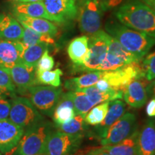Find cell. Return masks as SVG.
Masks as SVG:
<instances>
[{"label":"cell","mask_w":155,"mask_h":155,"mask_svg":"<svg viewBox=\"0 0 155 155\" xmlns=\"http://www.w3.org/2000/svg\"><path fill=\"white\" fill-rule=\"evenodd\" d=\"M85 155H110L109 154H108L107 152H104L101 150L99 147L98 148H94L92 150H91L88 153H87Z\"/></svg>","instance_id":"60d3db41"},{"label":"cell","mask_w":155,"mask_h":155,"mask_svg":"<svg viewBox=\"0 0 155 155\" xmlns=\"http://www.w3.org/2000/svg\"><path fill=\"white\" fill-rule=\"evenodd\" d=\"M42 2L53 22L58 24L72 22L78 15V6L71 0H43Z\"/></svg>","instance_id":"8fae6325"},{"label":"cell","mask_w":155,"mask_h":155,"mask_svg":"<svg viewBox=\"0 0 155 155\" xmlns=\"http://www.w3.org/2000/svg\"><path fill=\"white\" fill-rule=\"evenodd\" d=\"M23 30L24 32H23L22 38L20 41L25 48L40 43H46L48 45H53L55 43L53 38L48 35L39 33L25 27H23Z\"/></svg>","instance_id":"83f0119b"},{"label":"cell","mask_w":155,"mask_h":155,"mask_svg":"<svg viewBox=\"0 0 155 155\" xmlns=\"http://www.w3.org/2000/svg\"><path fill=\"white\" fill-rule=\"evenodd\" d=\"M147 96L151 98H155V79L151 81L147 86Z\"/></svg>","instance_id":"ab89813d"},{"label":"cell","mask_w":155,"mask_h":155,"mask_svg":"<svg viewBox=\"0 0 155 155\" xmlns=\"http://www.w3.org/2000/svg\"><path fill=\"white\" fill-rule=\"evenodd\" d=\"M76 91L84 93L94 106L102 104V103L110 102L112 101L119 99L123 96V91H121L110 90L107 91H101L97 89L94 86L79 89Z\"/></svg>","instance_id":"cb8c5ba5"},{"label":"cell","mask_w":155,"mask_h":155,"mask_svg":"<svg viewBox=\"0 0 155 155\" xmlns=\"http://www.w3.org/2000/svg\"><path fill=\"white\" fill-rule=\"evenodd\" d=\"M137 155H155V120H148L139 131Z\"/></svg>","instance_id":"e0dca14e"},{"label":"cell","mask_w":155,"mask_h":155,"mask_svg":"<svg viewBox=\"0 0 155 155\" xmlns=\"http://www.w3.org/2000/svg\"><path fill=\"white\" fill-rule=\"evenodd\" d=\"M105 30L110 36L119 41L126 50L141 61L151 48L155 45V38L129 29L113 19L107 21Z\"/></svg>","instance_id":"7a4b0ae2"},{"label":"cell","mask_w":155,"mask_h":155,"mask_svg":"<svg viewBox=\"0 0 155 155\" xmlns=\"http://www.w3.org/2000/svg\"><path fill=\"white\" fill-rule=\"evenodd\" d=\"M48 44L40 43L27 48L22 55V63L30 68H36L42 55L48 50Z\"/></svg>","instance_id":"484cf974"},{"label":"cell","mask_w":155,"mask_h":155,"mask_svg":"<svg viewBox=\"0 0 155 155\" xmlns=\"http://www.w3.org/2000/svg\"><path fill=\"white\" fill-rule=\"evenodd\" d=\"M11 108V101L7 98L0 99V121L9 119Z\"/></svg>","instance_id":"8d00e7d4"},{"label":"cell","mask_w":155,"mask_h":155,"mask_svg":"<svg viewBox=\"0 0 155 155\" xmlns=\"http://www.w3.org/2000/svg\"><path fill=\"white\" fill-rule=\"evenodd\" d=\"M23 27L10 15L0 14V39L10 41H20Z\"/></svg>","instance_id":"ac0fdd59"},{"label":"cell","mask_w":155,"mask_h":155,"mask_svg":"<svg viewBox=\"0 0 155 155\" xmlns=\"http://www.w3.org/2000/svg\"><path fill=\"white\" fill-rule=\"evenodd\" d=\"M126 111V104L121 100H114L109 102V107L106 117L101 123L95 126L94 133L99 139L105 137L110 127L124 115Z\"/></svg>","instance_id":"2e32d148"},{"label":"cell","mask_w":155,"mask_h":155,"mask_svg":"<svg viewBox=\"0 0 155 155\" xmlns=\"http://www.w3.org/2000/svg\"><path fill=\"white\" fill-rule=\"evenodd\" d=\"M7 69L16 87L17 94L27 95L29 88L38 85L36 68H30L21 63Z\"/></svg>","instance_id":"4fadbf2b"},{"label":"cell","mask_w":155,"mask_h":155,"mask_svg":"<svg viewBox=\"0 0 155 155\" xmlns=\"http://www.w3.org/2000/svg\"><path fill=\"white\" fill-rule=\"evenodd\" d=\"M12 13L14 15H22L32 18H42L53 22V18L50 16L45 8L42 2L15 4L12 7Z\"/></svg>","instance_id":"7402d4cb"},{"label":"cell","mask_w":155,"mask_h":155,"mask_svg":"<svg viewBox=\"0 0 155 155\" xmlns=\"http://www.w3.org/2000/svg\"><path fill=\"white\" fill-rule=\"evenodd\" d=\"M141 78L145 76L142 65L139 62L129 64L115 71H102L101 79L105 80L113 90L123 91L131 81Z\"/></svg>","instance_id":"9c48e42d"},{"label":"cell","mask_w":155,"mask_h":155,"mask_svg":"<svg viewBox=\"0 0 155 155\" xmlns=\"http://www.w3.org/2000/svg\"><path fill=\"white\" fill-rule=\"evenodd\" d=\"M127 65V64L123 60L121 59L115 54L107 51L106 55L101 65L98 68V71H115Z\"/></svg>","instance_id":"836d02e7"},{"label":"cell","mask_w":155,"mask_h":155,"mask_svg":"<svg viewBox=\"0 0 155 155\" xmlns=\"http://www.w3.org/2000/svg\"><path fill=\"white\" fill-rule=\"evenodd\" d=\"M146 114L149 117H155V98H152L147 104L146 107Z\"/></svg>","instance_id":"f35d334b"},{"label":"cell","mask_w":155,"mask_h":155,"mask_svg":"<svg viewBox=\"0 0 155 155\" xmlns=\"http://www.w3.org/2000/svg\"><path fill=\"white\" fill-rule=\"evenodd\" d=\"M25 49L21 41L0 39V66L10 68L22 63V55Z\"/></svg>","instance_id":"9a60e30c"},{"label":"cell","mask_w":155,"mask_h":155,"mask_svg":"<svg viewBox=\"0 0 155 155\" xmlns=\"http://www.w3.org/2000/svg\"><path fill=\"white\" fill-rule=\"evenodd\" d=\"M71 1H72V2H75L78 6V7H79L81 4H82L83 2L84 1V0H71Z\"/></svg>","instance_id":"ee69618b"},{"label":"cell","mask_w":155,"mask_h":155,"mask_svg":"<svg viewBox=\"0 0 155 155\" xmlns=\"http://www.w3.org/2000/svg\"><path fill=\"white\" fill-rule=\"evenodd\" d=\"M148 83L149 81L145 78L131 81L123 91V97L126 104L132 108L142 107L148 98L147 93Z\"/></svg>","instance_id":"5bb4252c"},{"label":"cell","mask_w":155,"mask_h":155,"mask_svg":"<svg viewBox=\"0 0 155 155\" xmlns=\"http://www.w3.org/2000/svg\"><path fill=\"white\" fill-rule=\"evenodd\" d=\"M137 117L130 112L124 113L108 129L105 137L101 139L102 146L119 144L137 130Z\"/></svg>","instance_id":"30bf717a"},{"label":"cell","mask_w":155,"mask_h":155,"mask_svg":"<svg viewBox=\"0 0 155 155\" xmlns=\"http://www.w3.org/2000/svg\"><path fill=\"white\" fill-rule=\"evenodd\" d=\"M74 105L68 92L62 94L54 110L53 119L55 125H61L75 117Z\"/></svg>","instance_id":"ffe728a7"},{"label":"cell","mask_w":155,"mask_h":155,"mask_svg":"<svg viewBox=\"0 0 155 155\" xmlns=\"http://www.w3.org/2000/svg\"><path fill=\"white\" fill-rule=\"evenodd\" d=\"M84 134H68L55 130L50 134L44 155H73L78 150Z\"/></svg>","instance_id":"52a82bcc"},{"label":"cell","mask_w":155,"mask_h":155,"mask_svg":"<svg viewBox=\"0 0 155 155\" xmlns=\"http://www.w3.org/2000/svg\"><path fill=\"white\" fill-rule=\"evenodd\" d=\"M111 36L101 30L88 38L89 50L86 59L81 66L75 68L77 71H97L107 53Z\"/></svg>","instance_id":"5b68a950"},{"label":"cell","mask_w":155,"mask_h":155,"mask_svg":"<svg viewBox=\"0 0 155 155\" xmlns=\"http://www.w3.org/2000/svg\"><path fill=\"white\" fill-rule=\"evenodd\" d=\"M123 0H97L103 12H106L117 7Z\"/></svg>","instance_id":"74e56055"},{"label":"cell","mask_w":155,"mask_h":155,"mask_svg":"<svg viewBox=\"0 0 155 155\" xmlns=\"http://www.w3.org/2000/svg\"><path fill=\"white\" fill-rule=\"evenodd\" d=\"M62 94L63 89L61 86L37 85L29 88L27 95H28L30 101L40 114L53 117L54 110Z\"/></svg>","instance_id":"8992f818"},{"label":"cell","mask_w":155,"mask_h":155,"mask_svg":"<svg viewBox=\"0 0 155 155\" xmlns=\"http://www.w3.org/2000/svg\"><path fill=\"white\" fill-rule=\"evenodd\" d=\"M0 155H3V154H2V153H1V152H0Z\"/></svg>","instance_id":"f6af8a7d"},{"label":"cell","mask_w":155,"mask_h":155,"mask_svg":"<svg viewBox=\"0 0 155 155\" xmlns=\"http://www.w3.org/2000/svg\"><path fill=\"white\" fill-rule=\"evenodd\" d=\"M103 12L97 0H84L79 7V28L83 33L94 35L101 30Z\"/></svg>","instance_id":"ba28073f"},{"label":"cell","mask_w":155,"mask_h":155,"mask_svg":"<svg viewBox=\"0 0 155 155\" xmlns=\"http://www.w3.org/2000/svg\"><path fill=\"white\" fill-rule=\"evenodd\" d=\"M17 96L16 87L7 68L0 66V99Z\"/></svg>","instance_id":"f1b7e54d"},{"label":"cell","mask_w":155,"mask_h":155,"mask_svg":"<svg viewBox=\"0 0 155 155\" xmlns=\"http://www.w3.org/2000/svg\"><path fill=\"white\" fill-rule=\"evenodd\" d=\"M54 65H55L54 58L53 56L50 55L49 50H47L38 61L36 67V73L51 71L53 68Z\"/></svg>","instance_id":"d590c367"},{"label":"cell","mask_w":155,"mask_h":155,"mask_svg":"<svg viewBox=\"0 0 155 155\" xmlns=\"http://www.w3.org/2000/svg\"><path fill=\"white\" fill-rule=\"evenodd\" d=\"M115 16L127 28L155 38V13L139 0H125Z\"/></svg>","instance_id":"6da1fadb"},{"label":"cell","mask_w":155,"mask_h":155,"mask_svg":"<svg viewBox=\"0 0 155 155\" xmlns=\"http://www.w3.org/2000/svg\"><path fill=\"white\" fill-rule=\"evenodd\" d=\"M25 130L9 119L0 121V152L3 155L14 153Z\"/></svg>","instance_id":"7c38bea8"},{"label":"cell","mask_w":155,"mask_h":155,"mask_svg":"<svg viewBox=\"0 0 155 155\" xmlns=\"http://www.w3.org/2000/svg\"><path fill=\"white\" fill-rule=\"evenodd\" d=\"M10 101L9 119L25 131L45 119L28 98L15 96L12 98Z\"/></svg>","instance_id":"277c9868"},{"label":"cell","mask_w":155,"mask_h":155,"mask_svg":"<svg viewBox=\"0 0 155 155\" xmlns=\"http://www.w3.org/2000/svg\"><path fill=\"white\" fill-rule=\"evenodd\" d=\"M14 17L22 26L28 28L39 33L48 35L54 38L58 35V30L55 25L48 19L42 18H32L22 16V15H14Z\"/></svg>","instance_id":"d6986e66"},{"label":"cell","mask_w":155,"mask_h":155,"mask_svg":"<svg viewBox=\"0 0 155 155\" xmlns=\"http://www.w3.org/2000/svg\"><path fill=\"white\" fill-rule=\"evenodd\" d=\"M141 2L146 5L155 13V0H139Z\"/></svg>","instance_id":"b9f144b4"},{"label":"cell","mask_w":155,"mask_h":155,"mask_svg":"<svg viewBox=\"0 0 155 155\" xmlns=\"http://www.w3.org/2000/svg\"><path fill=\"white\" fill-rule=\"evenodd\" d=\"M108 107L109 102H105L91 108L85 116L86 124L95 127L101 123L107 114Z\"/></svg>","instance_id":"4dcf8cb0"},{"label":"cell","mask_w":155,"mask_h":155,"mask_svg":"<svg viewBox=\"0 0 155 155\" xmlns=\"http://www.w3.org/2000/svg\"><path fill=\"white\" fill-rule=\"evenodd\" d=\"M102 71H93L79 77L68 79L65 82V87L69 91H76L81 88L94 86L101 78Z\"/></svg>","instance_id":"d4e9b609"},{"label":"cell","mask_w":155,"mask_h":155,"mask_svg":"<svg viewBox=\"0 0 155 155\" xmlns=\"http://www.w3.org/2000/svg\"><path fill=\"white\" fill-rule=\"evenodd\" d=\"M88 37L83 35L72 40L68 47V54L74 65V68L81 66L88 55Z\"/></svg>","instance_id":"44dd1931"},{"label":"cell","mask_w":155,"mask_h":155,"mask_svg":"<svg viewBox=\"0 0 155 155\" xmlns=\"http://www.w3.org/2000/svg\"><path fill=\"white\" fill-rule=\"evenodd\" d=\"M108 52L112 53L119 57L121 59L123 60L125 62L127 65L133 63H139L141 62L137 58L135 55L133 54L129 53L128 50L125 49L121 44L119 43V41L112 38L111 36L109 40V44L108 47Z\"/></svg>","instance_id":"1f68e13d"},{"label":"cell","mask_w":155,"mask_h":155,"mask_svg":"<svg viewBox=\"0 0 155 155\" xmlns=\"http://www.w3.org/2000/svg\"><path fill=\"white\" fill-rule=\"evenodd\" d=\"M55 125L44 119L25 131L13 155H44L48 138Z\"/></svg>","instance_id":"3957f363"},{"label":"cell","mask_w":155,"mask_h":155,"mask_svg":"<svg viewBox=\"0 0 155 155\" xmlns=\"http://www.w3.org/2000/svg\"><path fill=\"white\" fill-rule=\"evenodd\" d=\"M138 135L139 130L137 129L132 134L119 144L102 146L99 148L110 155H137Z\"/></svg>","instance_id":"603a6c76"},{"label":"cell","mask_w":155,"mask_h":155,"mask_svg":"<svg viewBox=\"0 0 155 155\" xmlns=\"http://www.w3.org/2000/svg\"><path fill=\"white\" fill-rule=\"evenodd\" d=\"M15 4L17 3H32V2H42L43 0H12Z\"/></svg>","instance_id":"7bdbcfd3"},{"label":"cell","mask_w":155,"mask_h":155,"mask_svg":"<svg viewBox=\"0 0 155 155\" xmlns=\"http://www.w3.org/2000/svg\"><path fill=\"white\" fill-rule=\"evenodd\" d=\"M68 94L73 101L76 115H86L95 106L84 93L81 91H68Z\"/></svg>","instance_id":"f546056e"},{"label":"cell","mask_w":155,"mask_h":155,"mask_svg":"<svg viewBox=\"0 0 155 155\" xmlns=\"http://www.w3.org/2000/svg\"><path fill=\"white\" fill-rule=\"evenodd\" d=\"M63 71L57 68L54 71H47L36 73L37 81L38 84H44L53 87H60L61 85V78Z\"/></svg>","instance_id":"d6a6232c"},{"label":"cell","mask_w":155,"mask_h":155,"mask_svg":"<svg viewBox=\"0 0 155 155\" xmlns=\"http://www.w3.org/2000/svg\"><path fill=\"white\" fill-rule=\"evenodd\" d=\"M84 114L75 115V117L69 121L61 125H55L56 130L68 134H84V131L86 127V123L85 121Z\"/></svg>","instance_id":"4316f807"},{"label":"cell","mask_w":155,"mask_h":155,"mask_svg":"<svg viewBox=\"0 0 155 155\" xmlns=\"http://www.w3.org/2000/svg\"><path fill=\"white\" fill-rule=\"evenodd\" d=\"M141 65L144 71L145 78L148 81L155 79V51L147 55Z\"/></svg>","instance_id":"e575fe53"}]
</instances>
